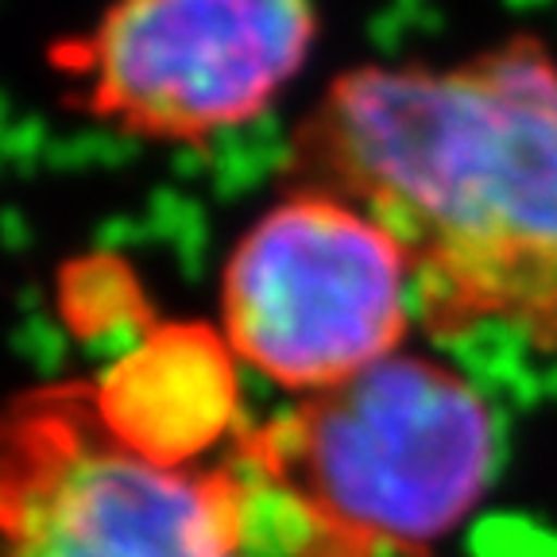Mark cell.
Masks as SVG:
<instances>
[{"instance_id":"1","label":"cell","mask_w":557,"mask_h":557,"mask_svg":"<svg viewBox=\"0 0 557 557\" xmlns=\"http://www.w3.org/2000/svg\"><path fill=\"white\" fill-rule=\"evenodd\" d=\"M283 186L337 194L395 236L422 333L557 352V54L539 35L341 70L290 132Z\"/></svg>"},{"instance_id":"2","label":"cell","mask_w":557,"mask_h":557,"mask_svg":"<svg viewBox=\"0 0 557 557\" xmlns=\"http://www.w3.org/2000/svg\"><path fill=\"white\" fill-rule=\"evenodd\" d=\"M496 410L426 352H395L244 426L228 461L283 504L290 557H426L484 499Z\"/></svg>"},{"instance_id":"3","label":"cell","mask_w":557,"mask_h":557,"mask_svg":"<svg viewBox=\"0 0 557 557\" xmlns=\"http://www.w3.org/2000/svg\"><path fill=\"white\" fill-rule=\"evenodd\" d=\"M252 484L124 442L94 380L0 403V557H248Z\"/></svg>"},{"instance_id":"4","label":"cell","mask_w":557,"mask_h":557,"mask_svg":"<svg viewBox=\"0 0 557 557\" xmlns=\"http://www.w3.org/2000/svg\"><path fill=\"white\" fill-rule=\"evenodd\" d=\"M318 39V0H109L54 39L47 70L62 104L97 128L209 148L268 116Z\"/></svg>"},{"instance_id":"5","label":"cell","mask_w":557,"mask_h":557,"mask_svg":"<svg viewBox=\"0 0 557 557\" xmlns=\"http://www.w3.org/2000/svg\"><path fill=\"white\" fill-rule=\"evenodd\" d=\"M218 313L244 368L313 395L407 348L414 275L395 236L360 206L283 186L225 256Z\"/></svg>"},{"instance_id":"6","label":"cell","mask_w":557,"mask_h":557,"mask_svg":"<svg viewBox=\"0 0 557 557\" xmlns=\"http://www.w3.org/2000/svg\"><path fill=\"white\" fill-rule=\"evenodd\" d=\"M236 364L221 330L159 325L97 375V403L109 426L136 449L171 465H198L201 453L236 426Z\"/></svg>"}]
</instances>
